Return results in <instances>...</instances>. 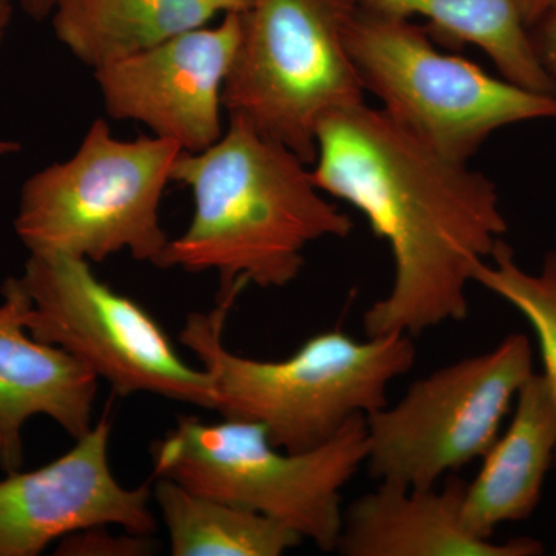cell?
Returning a JSON list of instances; mask_svg holds the SVG:
<instances>
[{
	"instance_id": "ac0fdd59",
	"label": "cell",
	"mask_w": 556,
	"mask_h": 556,
	"mask_svg": "<svg viewBox=\"0 0 556 556\" xmlns=\"http://www.w3.org/2000/svg\"><path fill=\"white\" fill-rule=\"evenodd\" d=\"M108 527L79 530L62 538L58 555H100V556H139L152 554L153 544L150 536L134 535L113 536Z\"/></svg>"
},
{
	"instance_id": "7a4b0ae2",
	"label": "cell",
	"mask_w": 556,
	"mask_h": 556,
	"mask_svg": "<svg viewBox=\"0 0 556 556\" xmlns=\"http://www.w3.org/2000/svg\"><path fill=\"white\" fill-rule=\"evenodd\" d=\"M174 181L192 193L193 214L159 268L214 270L218 295L241 294L249 285L288 287L305 266L308 244L346 239L354 228L321 195L309 164L240 116H229L211 148L182 152Z\"/></svg>"
},
{
	"instance_id": "277c9868",
	"label": "cell",
	"mask_w": 556,
	"mask_h": 556,
	"mask_svg": "<svg viewBox=\"0 0 556 556\" xmlns=\"http://www.w3.org/2000/svg\"><path fill=\"white\" fill-rule=\"evenodd\" d=\"M182 149L160 137L121 139L97 118L72 159L33 174L14 229L30 254L101 263L119 252L159 268L169 243L160 207Z\"/></svg>"
},
{
	"instance_id": "7c38bea8",
	"label": "cell",
	"mask_w": 556,
	"mask_h": 556,
	"mask_svg": "<svg viewBox=\"0 0 556 556\" xmlns=\"http://www.w3.org/2000/svg\"><path fill=\"white\" fill-rule=\"evenodd\" d=\"M0 291V468L9 475L24 463L30 417H51L73 439L89 433L100 379L62 348L27 336L30 298L21 278H7Z\"/></svg>"
},
{
	"instance_id": "d6986e66",
	"label": "cell",
	"mask_w": 556,
	"mask_h": 556,
	"mask_svg": "<svg viewBox=\"0 0 556 556\" xmlns=\"http://www.w3.org/2000/svg\"><path fill=\"white\" fill-rule=\"evenodd\" d=\"M541 67L551 80L552 94L556 98V11L530 28Z\"/></svg>"
},
{
	"instance_id": "2e32d148",
	"label": "cell",
	"mask_w": 556,
	"mask_h": 556,
	"mask_svg": "<svg viewBox=\"0 0 556 556\" xmlns=\"http://www.w3.org/2000/svg\"><path fill=\"white\" fill-rule=\"evenodd\" d=\"M153 497L174 556H280L303 538L276 519L159 478Z\"/></svg>"
},
{
	"instance_id": "6da1fadb",
	"label": "cell",
	"mask_w": 556,
	"mask_h": 556,
	"mask_svg": "<svg viewBox=\"0 0 556 556\" xmlns=\"http://www.w3.org/2000/svg\"><path fill=\"white\" fill-rule=\"evenodd\" d=\"M316 146L317 188L357 208L393 257L390 291L364 314L367 338L464 320L473 270L508 230L495 182L365 102L324 119Z\"/></svg>"
},
{
	"instance_id": "8992f818",
	"label": "cell",
	"mask_w": 556,
	"mask_h": 556,
	"mask_svg": "<svg viewBox=\"0 0 556 556\" xmlns=\"http://www.w3.org/2000/svg\"><path fill=\"white\" fill-rule=\"evenodd\" d=\"M346 46L365 91L402 129L438 155L468 164L495 131L556 119V98L489 75L437 49L427 27L358 0Z\"/></svg>"
},
{
	"instance_id": "5bb4252c",
	"label": "cell",
	"mask_w": 556,
	"mask_h": 556,
	"mask_svg": "<svg viewBox=\"0 0 556 556\" xmlns=\"http://www.w3.org/2000/svg\"><path fill=\"white\" fill-rule=\"evenodd\" d=\"M556 405L544 375L533 372L517 396L510 426L484 455L478 477L467 484L463 519L482 540L496 527L529 518L555 463Z\"/></svg>"
},
{
	"instance_id": "9c48e42d",
	"label": "cell",
	"mask_w": 556,
	"mask_h": 556,
	"mask_svg": "<svg viewBox=\"0 0 556 556\" xmlns=\"http://www.w3.org/2000/svg\"><path fill=\"white\" fill-rule=\"evenodd\" d=\"M532 375V343L517 332L486 353L416 380L396 405L365 416L369 475L380 482L430 489L484 457Z\"/></svg>"
},
{
	"instance_id": "4fadbf2b",
	"label": "cell",
	"mask_w": 556,
	"mask_h": 556,
	"mask_svg": "<svg viewBox=\"0 0 556 556\" xmlns=\"http://www.w3.org/2000/svg\"><path fill=\"white\" fill-rule=\"evenodd\" d=\"M467 482L452 475L444 489H409L380 482L343 511L336 552L343 556H538L532 538L495 543L464 525Z\"/></svg>"
},
{
	"instance_id": "e0dca14e",
	"label": "cell",
	"mask_w": 556,
	"mask_h": 556,
	"mask_svg": "<svg viewBox=\"0 0 556 556\" xmlns=\"http://www.w3.org/2000/svg\"><path fill=\"white\" fill-rule=\"evenodd\" d=\"M473 281L506 300L535 331L543 375L556 405V251L547 252L540 270L530 274L518 266L514 251L501 240L492 257L475 268Z\"/></svg>"
},
{
	"instance_id": "30bf717a",
	"label": "cell",
	"mask_w": 556,
	"mask_h": 556,
	"mask_svg": "<svg viewBox=\"0 0 556 556\" xmlns=\"http://www.w3.org/2000/svg\"><path fill=\"white\" fill-rule=\"evenodd\" d=\"M241 14H223L159 46L94 70L112 119L137 121L155 137L199 153L225 134L223 90L239 47Z\"/></svg>"
},
{
	"instance_id": "9a60e30c",
	"label": "cell",
	"mask_w": 556,
	"mask_h": 556,
	"mask_svg": "<svg viewBox=\"0 0 556 556\" xmlns=\"http://www.w3.org/2000/svg\"><path fill=\"white\" fill-rule=\"evenodd\" d=\"M217 14L207 0H56L50 17L56 39L94 72Z\"/></svg>"
},
{
	"instance_id": "52a82bcc",
	"label": "cell",
	"mask_w": 556,
	"mask_h": 556,
	"mask_svg": "<svg viewBox=\"0 0 556 556\" xmlns=\"http://www.w3.org/2000/svg\"><path fill=\"white\" fill-rule=\"evenodd\" d=\"M358 0H254L241 33L223 105L306 164L316 161L318 127L365 102L346 46Z\"/></svg>"
},
{
	"instance_id": "7402d4cb",
	"label": "cell",
	"mask_w": 556,
	"mask_h": 556,
	"mask_svg": "<svg viewBox=\"0 0 556 556\" xmlns=\"http://www.w3.org/2000/svg\"><path fill=\"white\" fill-rule=\"evenodd\" d=\"M217 13L228 14V13H244L251 9L252 2L254 0H207Z\"/></svg>"
},
{
	"instance_id": "603a6c76",
	"label": "cell",
	"mask_w": 556,
	"mask_h": 556,
	"mask_svg": "<svg viewBox=\"0 0 556 556\" xmlns=\"http://www.w3.org/2000/svg\"><path fill=\"white\" fill-rule=\"evenodd\" d=\"M14 3L16 0H0V43L5 39L11 21H13Z\"/></svg>"
},
{
	"instance_id": "cb8c5ba5",
	"label": "cell",
	"mask_w": 556,
	"mask_h": 556,
	"mask_svg": "<svg viewBox=\"0 0 556 556\" xmlns=\"http://www.w3.org/2000/svg\"><path fill=\"white\" fill-rule=\"evenodd\" d=\"M22 146L14 139H0V159L20 153Z\"/></svg>"
},
{
	"instance_id": "ffe728a7",
	"label": "cell",
	"mask_w": 556,
	"mask_h": 556,
	"mask_svg": "<svg viewBox=\"0 0 556 556\" xmlns=\"http://www.w3.org/2000/svg\"><path fill=\"white\" fill-rule=\"evenodd\" d=\"M517 5L529 28L556 11V0H517Z\"/></svg>"
},
{
	"instance_id": "3957f363",
	"label": "cell",
	"mask_w": 556,
	"mask_h": 556,
	"mask_svg": "<svg viewBox=\"0 0 556 556\" xmlns=\"http://www.w3.org/2000/svg\"><path fill=\"white\" fill-rule=\"evenodd\" d=\"M237 299L218 295L214 309L190 314L179 342L211 376L215 412L262 426L285 452L316 448L354 416L386 407L390 383L415 364V343L404 332L362 342L340 329L313 336L283 361L240 356L223 342Z\"/></svg>"
},
{
	"instance_id": "44dd1931",
	"label": "cell",
	"mask_w": 556,
	"mask_h": 556,
	"mask_svg": "<svg viewBox=\"0 0 556 556\" xmlns=\"http://www.w3.org/2000/svg\"><path fill=\"white\" fill-rule=\"evenodd\" d=\"M56 0H16L17 5L33 21H43L51 16Z\"/></svg>"
},
{
	"instance_id": "5b68a950",
	"label": "cell",
	"mask_w": 556,
	"mask_h": 556,
	"mask_svg": "<svg viewBox=\"0 0 556 556\" xmlns=\"http://www.w3.org/2000/svg\"><path fill=\"white\" fill-rule=\"evenodd\" d=\"M367 455V417L362 415L308 452L276 447L257 424H207L193 416L179 417L152 447L156 478L276 519L321 552L338 546L342 489Z\"/></svg>"
},
{
	"instance_id": "8fae6325",
	"label": "cell",
	"mask_w": 556,
	"mask_h": 556,
	"mask_svg": "<svg viewBox=\"0 0 556 556\" xmlns=\"http://www.w3.org/2000/svg\"><path fill=\"white\" fill-rule=\"evenodd\" d=\"M108 413L53 463L0 481V556H38L54 541L93 527L150 536L149 485L127 489L112 473Z\"/></svg>"
},
{
	"instance_id": "ba28073f",
	"label": "cell",
	"mask_w": 556,
	"mask_h": 556,
	"mask_svg": "<svg viewBox=\"0 0 556 556\" xmlns=\"http://www.w3.org/2000/svg\"><path fill=\"white\" fill-rule=\"evenodd\" d=\"M20 278L33 338L67 351L118 396L152 393L214 409L211 376L182 361L155 317L94 276L90 262L31 254Z\"/></svg>"
}]
</instances>
